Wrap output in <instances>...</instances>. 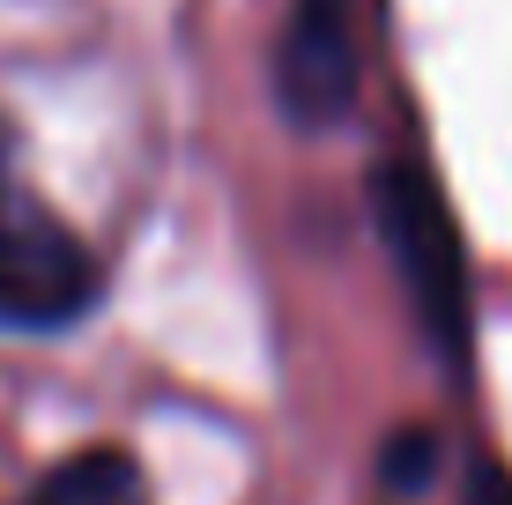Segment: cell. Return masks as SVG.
<instances>
[{
	"instance_id": "6da1fadb",
	"label": "cell",
	"mask_w": 512,
	"mask_h": 505,
	"mask_svg": "<svg viewBox=\"0 0 512 505\" xmlns=\"http://www.w3.org/2000/svg\"><path fill=\"white\" fill-rule=\"evenodd\" d=\"M364 201H372V231L394 260L401 290H409V312L423 342H431V357L453 379H468L475 372V283H468V246H461L446 186L431 179L423 156H379L372 179H364Z\"/></svg>"
},
{
	"instance_id": "7a4b0ae2",
	"label": "cell",
	"mask_w": 512,
	"mask_h": 505,
	"mask_svg": "<svg viewBox=\"0 0 512 505\" xmlns=\"http://www.w3.org/2000/svg\"><path fill=\"white\" fill-rule=\"evenodd\" d=\"M104 298L97 253L67 231V216L0 171V327L60 335Z\"/></svg>"
},
{
	"instance_id": "3957f363",
	"label": "cell",
	"mask_w": 512,
	"mask_h": 505,
	"mask_svg": "<svg viewBox=\"0 0 512 505\" xmlns=\"http://www.w3.org/2000/svg\"><path fill=\"white\" fill-rule=\"evenodd\" d=\"M268 90L275 112L297 134H327L357 112L364 90V60H357V15L349 0H290L268 52Z\"/></svg>"
},
{
	"instance_id": "277c9868",
	"label": "cell",
	"mask_w": 512,
	"mask_h": 505,
	"mask_svg": "<svg viewBox=\"0 0 512 505\" xmlns=\"http://www.w3.org/2000/svg\"><path fill=\"white\" fill-rule=\"evenodd\" d=\"M23 505H156V498L127 446H82V454L52 461Z\"/></svg>"
},
{
	"instance_id": "5b68a950",
	"label": "cell",
	"mask_w": 512,
	"mask_h": 505,
	"mask_svg": "<svg viewBox=\"0 0 512 505\" xmlns=\"http://www.w3.org/2000/svg\"><path fill=\"white\" fill-rule=\"evenodd\" d=\"M438 461H446L438 431L431 424H401V431H386V446H379V483L394 498H423L438 483Z\"/></svg>"
},
{
	"instance_id": "8992f818",
	"label": "cell",
	"mask_w": 512,
	"mask_h": 505,
	"mask_svg": "<svg viewBox=\"0 0 512 505\" xmlns=\"http://www.w3.org/2000/svg\"><path fill=\"white\" fill-rule=\"evenodd\" d=\"M461 505H512V468H505L498 454H490V446H475V454H468Z\"/></svg>"
},
{
	"instance_id": "52a82bcc",
	"label": "cell",
	"mask_w": 512,
	"mask_h": 505,
	"mask_svg": "<svg viewBox=\"0 0 512 505\" xmlns=\"http://www.w3.org/2000/svg\"><path fill=\"white\" fill-rule=\"evenodd\" d=\"M8 164H15V127L0 119V171H8Z\"/></svg>"
}]
</instances>
